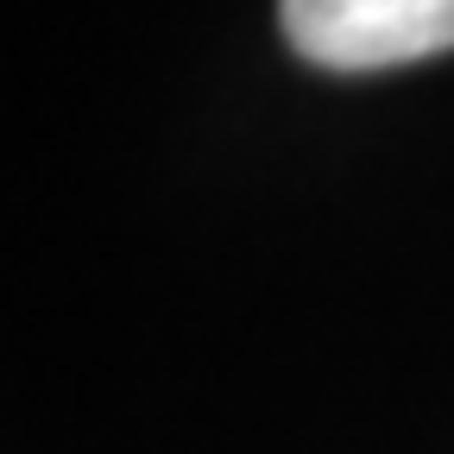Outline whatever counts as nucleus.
Segmentation results:
<instances>
[{"label":"nucleus","mask_w":454,"mask_h":454,"mask_svg":"<svg viewBox=\"0 0 454 454\" xmlns=\"http://www.w3.org/2000/svg\"><path fill=\"white\" fill-rule=\"evenodd\" d=\"M291 51L334 76H372L454 51V0H278Z\"/></svg>","instance_id":"obj_1"}]
</instances>
